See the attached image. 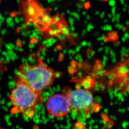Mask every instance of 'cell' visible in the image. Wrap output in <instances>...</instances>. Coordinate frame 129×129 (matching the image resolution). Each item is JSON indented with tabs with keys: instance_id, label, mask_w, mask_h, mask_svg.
Returning <instances> with one entry per match:
<instances>
[{
	"instance_id": "3957f363",
	"label": "cell",
	"mask_w": 129,
	"mask_h": 129,
	"mask_svg": "<svg viewBox=\"0 0 129 129\" xmlns=\"http://www.w3.org/2000/svg\"><path fill=\"white\" fill-rule=\"evenodd\" d=\"M62 92L68 98L71 109L75 111L89 110L93 104L92 94L87 89L80 88L72 90L70 88H65Z\"/></svg>"
},
{
	"instance_id": "6da1fadb",
	"label": "cell",
	"mask_w": 129,
	"mask_h": 129,
	"mask_svg": "<svg viewBox=\"0 0 129 129\" xmlns=\"http://www.w3.org/2000/svg\"><path fill=\"white\" fill-rule=\"evenodd\" d=\"M39 60L36 66L28 62L21 64L16 72L15 80L22 81L34 91L41 93L52 84L54 76L52 70L45 66Z\"/></svg>"
},
{
	"instance_id": "681fc988",
	"label": "cell",
	"mask_w": 129,
	"mask_h": 129,
	"mask_svg": "<svg viewBox=\"0 0 129 129\" xmlns=\"http://www.w3.org/2000/svg\"><path fill=\"white\" fill-rule=\"evenodd\" d=\"M85 35H84V34H83V33H81V36H82V37H83V36H85Z\"/></svg>"
},
{
	"instance_id": "8d00e7d4",
	"label": "cell",
	"mask_w": 129,
	"mask_h": 129,
	"mask_svg": "<svg viewBox=\"0 0 129 129\" xmlns=\"http://www.w3.org/2000/svg\"><path fill=\"white\" fill-rule=\"evenodd\" d=\"M67 53V50L66 49H64V50H62V53L64 55H65Z\"/></svg>"
},
{
	"instance_id": "4316f807",
	"label": "cell",
	"mask_w": 129,
	"mask_h": 129,
	"mask_svg": "<svg viewBox=\"0 0 129 129\" xmlns=\"http://www.w3.org/2000/svg\"><path fill=\"white\" fill-rule=\"evenodd\" d=\"M47 43H48V42H47V40H44L42 41V45L45 46L47 44Z\"/></svg>"
},
{
	"instance_id": "ac0fdd59",
	"label": "cell",
	"mask_w": 129,
	"mask_h": 129,
	"mask_svg": "<svg viewBox=\"0 0 129 129\" xmlns=\"http://www.w3.org/2000/svg\"><path fill=\"white\" fill-rule=\"evenodd\" d=\"M64 57V55L63 54L60 53L59 56L58 61L59 62H61V61H62V60H63Z\"/></svg>"
},
{
	"instance_id": "e575fe53",
	"label": "cell",
	"mask_w": 129,
	"mask_h": 129,
	"mask_svg": "<svg viewBox=\"0 0 129 129\" xmlns=\"http://www.w3.org/2000/svg\"><path fill=\"white\" fill-rule=\"evenodd\" d=\"M35 47V45L34 44H31L29 45V47H30V48H34Z\"/></svg>"
},
{
	"instance_id": "44dd1931",
	"label": "cell",
	"mask_w": 129,
	"mask_h": 129,
	"mask_svg": "<svg viewBox=\"0 0 129 129\" xmlns=\"http://www.w3.org/2000/svg\"><path fill=\"white\" fill-rule=\"evenodd\" d=\"M57 25L59 29H61V28H62L65 25L61 21H60L58 23V24H57Z\"/></svg>"
},
{
	"instance_id": "d6986e66",
	"label": "cell",
	"mask_w": 129,
	"mask_h": 129,
	"mask_svg": "<svg viewBox=\"0 0 129 129\" xmlns=\"http://www.w3.org/2000/svg\"><path fill=\"white\" fill-rule=\"evenodd\" d=\"M82 57V56L80 54H77V55H76V56H75V59L76 61H78L79 59Z\"/></svg>"
},
{
	"instance_id": "9a60e30c",
	"label": "cell",
	"mask_w": 129,
	"mask_h": 129,
	"mask_svg": "<svg viewBox=\"0 0 129 129\" xmlns=\"http://www.w3.org/2000/svg\"><path fill=\"white\" fill-rule=\"evenodd\" d=\"M62 74V73L57 71V72H55L54 73V77L56 78H59L61 77Z\"/></svg>"
},
{
	"instance_id": "277c9868",
	"label": "cell",
	"mask_w": 129,
	"mask_h": 129,
	"mask_svg": "<svg viewBox=\"0 0 129 129\" xmlns=\"http://www.w3.org/2000/svg\"><path fill=\"white\" fill-rule=\"evenodd\" d=\"M47 112L50 115L61 117L67 115L71 109V106L67 96L62 94L53 95L46 102Z\"/></svg>"
},
{
	"instance_id": "f546056e",
	"label": "cell",
	"mask_w": 129,
	"mask_h": 129,
	"mask_svg": "<svg viewBox=\"0 0 129 129\" xmlns=\"http://www.w3.org/2000/svg\"><path fill=\"white\" fill-rule=\"evenodd\" d=\"M91 49L88 48V49H87V51H86V53L87 54L89 55L91 53Z\"/></svg>"
},
{
	"instance_id": "83f0119b",
	"label": "cell",
	"mask_w": 129,
	"mask_h": 129,
	"mask_svg": "<svg viewBox=\"0 0 129 129\" xmlns=\"http://www.w3.org/2000/svg\"><path fill=\"white\" fill-rule=\"evenodd\" d=\"M56 48L57 49V50H58V51H59V50H62V47H61L60 45H57V47H56Z\"/></svg>"
},
{
	"instance_id": "603a6c76",
	"label": "cell",
	"mask_w": 129,
	"mask_h": 129,
	"mask_svg": "<svg viewBox=\"0 0 129 129\" xmlns=\"http://www.w3.org/2000/svg\"><path fill=\"white\" fill-rule=\"evenodd\" d=\"M81 48H82V46H81V45H78V46H77L76 47L75 50H76V52H79L81 49Z\"/></svg>"
},
{
	"instance_id": "cb8c5ba5",
	"label": "cell",
	"mask_w": 129,
	"mask_h": 129,
	"mask_svg": "<svg viewBox=\"0 0 129 129\" xmlns=\"http://www.w3.org/2000/svg\"><path fill=\"white\" fill-rule=\"evenodd\" d=\"M77 75L78 76V77H79L80 78H81L82 77V76L83 75V72L81 71H80L79 72H78V73H77Z\"/></svg>"
},
{
	"instance_id": "60d3db41",
	"label": "cell",
	"mask_w": 129,
	"mask_h": 129,
	"mask_svg": "<svg viewBox=\"0 0 129 129\" xmlns=\"http://www.w3.org/2000/svg\"><path fill=\"white\" fill-rule=\"evenodd\" d=\"M86 19L88 20H90L91 18H90V16L89 15H87V16H86Z\"/></svg>"
},
{
	"instance_id": "4fadbf2b",
	"label": "cell",
	"mask_w": 129,
	"mask_h": 129,
	"mask_svg": "<svg viewBox=\"0 0 129 129\" xmlns=\"http://www.w3.org/2000/svg\"><path fill=\"white\" fill-rule=\"evenodd\" d=\"M61 18L60 16L59 15H56L55 16V17L53 18L54 21H55V22L56 23L59 22L61 21Z\"/></svg>"
},
{
	"instance_id": "5b68a950",
	"label": "cell",
	"mask_w": 129,
	"mask_h": 129,
	"mask_svg": "<svg viewBox=\"0 0 129 129\" xmlns=\"http://www.w3.org/2000/svg\"><path fill=\"white\" fill-rule=\"evenodd\" d=\"M92 81V77L90 76H87L81 83V86H83L85 89H88L91 87Z\"/></svg>"
},
{
	"instance_id": "c3c4849f",
	"label": "cell",
	"mask_w": 129,
	"mask_h": 129,
	"mask_svg": "<svg viewBox=\"0 0 129 129\" xmlns=\"http://www.w3.org/2000/svg\"><path fill=\"white\" fill-rule=\"evenodd\" d=\"M87 23H88V21H86V20H85L84 21V24H87Z\"/></svg>"
},
{
	"instance_id": "f1b7e54d",
	"label": "cell",
	"mask_w": 129,
	"mask_h": 129,
	"mask_svg": "<svg viewBox=\"0 0 129 129\" xmlns=\"http://www.w3.org/2000/svg\"><path fill=\"white\" fill-rule=\"evenodd\" d=\"M83 61H84L83 59V57H81L78 60V62H80V63H83Z\"/></svg>"
},
{
	"instance_id": "f5cc1de1",
	"label": "cell",
	"mask_w": 129,
	"mask_h": 129,
	"mask_svg": "<svg viewBox=\"0 0 129 129\" xmlns=\"http://www.w3.org/2000/svg\"><path fill=\"white\" fill-rule=\"evenodd\" d=\"M0 129H4V128H1V127H0Z\"/></svg>"
},
{
	"instance_id": "2e32d148",
	"label": "cell",
	"mask_w": 129,
	"mask_h": 129,
	"mask_svg": "<svg viewBox=\"0 0 129 129\" xmlns=\"http://www.w3.org/2000/svg\"><path fill=\"white\" fill-rule=\"evenodd\" d=\"M78 63L77 62V61L73 60L71 62V66H72L73 67H74V68H76L77 65H78Z\"/></svg>"
},
{
	"instance_id": "d4e9b609",
	"label": "cell",
	"mask_w": 129,
	"mask_h": 129,
	"mask_svg": "<svg viewBox=\"0 0 129 129\" xmlns=\"http://www.w3.org/2000/svg\"><path fill=\"white\" fill-rule=\"evenodd\" d=\"M77 67H78V69H81L83 67V64H82V63L78 62V65H77Z\"/></svg>"
},
{
	"instance_id": "bcb514c9",
	"label": "cell",
	"mask_w": 129,
	"mask_h": 129,
	"mask_svg": "<svg viewBox=\"0 0 129 129\" xmlns=\"http://www.w3.org/2000/svg\"><path fill=\"white\" fill-rule=\"evenodd\" d=\"M50 60H51V61L53 62V61L54 60V58H53V57H52V58H51L50 59Z\"/></svg>"
},
{
	"instance_id": "7bdbcfd3",
	"label": "cell",
	"mask_w": 129,
	"mask_h": 129,
	"mask_svg": "<svg viewBox=\"0 0 129 129\" xmlns=\"http://www.w3.org/2000/svg\"><path fill=\"white\" fill-rule=\"evenodd\" d=\"M53 51L55 52H57L58 50H57V49L56 48H55L53 49Z\"/></svg>"
},
{
	"instance_id": "ee69618b",
	"label": "cell",
	"mask_w": 129,
	"mask_h": 129,
	"mask_svg": "<svg viewBox=\"0 0 129 129\" xmlns=\"http://www.w3.org/2000/svg\"><path fill=\"white\" fill-rule=\"evenodd\" d=\"M69 58L70 60H72V59H73V56H72V55H70Z\"/></svg>"
},
{
	"instance_id": "816d5d0a",
	"label": "cell",
	"mask_w": 129,
	"mask_h": 129,
	"mask_svg": "<svg viewBox=\"0 0 129 129\" xmlns=\"http://www.w3.org/2000/svg\"><path fill=\"white\" fill-rule=\"evenodd\" d=\"M3 0H0V4H1V3L2 2V1Z\"/></svg>"
},
{
	"instance_id": "8fae6325",
	"label": "cell",
	"mask_w": 129,
	"mask_h": 129,
	"mask_svg": "<svg viewBox=\"0 0 129 129\" xmlns=\"http://www.w3.org/2000/svg\"><path fill=\"white\" fill-rule=\"evenodd\" d=\"M67 52H68V55H69L73 56V55H76V53L77 52H76L75 50H73V49H68L67 50Z\"/></svg>"
},
{
	"instance_id": "ba28073f",
	"label": "cell",
	"mask_w": 129,
	"mask_h": 129,
	"mask_svg": "<svg viewBox=\"0 0 129 129\" xmlns=\"http://www.w3.org/2000/svg\"><path fill=\"white\" fill-rule=\"evenodd\" d=\"M47 43L52 44L53 45L56 42H57L58 40L57 39L55 38H50L48 39L47 40Z\"/></svg>"
},
{
	"instance_id": "30bf717a",
	"label": "cell",
	"mask_w": 129,
	"mask_h": 129,
	"mask_svg": "<svg viewBox=\"0 0 129 129\" xmlns=\"http://www.w3.org/2000/svg\"><path fill=\"white\" fill-rule=\"evenodd\" d=\"M93 28H94V26H93V25H92V24L91 23H88V24H87V26H86V30L87 31L90 32Z\"/></svg>"
},
{
	"instance_id": "5bb4252c",
	"label": "cell",
	"mask_w": 129,
	"mask_h": 129,
	"mask_svg": "<svg viewBox=\"0 0 129 129\" xmlns=\"http://www.w3.org/2000/svg\"><path fill=\"white\" fill-rule=\"evenodd\" d=\"M68 22L69 23L70 25L71 26H73L74 24V19L72 17H70L68 19Z\"/></svg>"
},
{
	"instance_id": "b9f144b4",
	"label": "cell",
	"mask_w": 129,
	"mask_h": 129,
	"mask_svg": "<svg viewBox=\"0 0 129 129\" xmlns=\"http://www.w3.org/2000/svg\"><path fill=\"white\" fill-rule=\"evenodd\" d=\"M86 30L85 29H83L82 31V33H83L84 35H86Z\"/></svg>"
},
{
	"instance_id": "d6a6232c",
	"label": "cell",
	"mask_w": 129,
	"mask_h": 129,
	"mask_svg": "<svg viewBox=\"0 0 129 129\" xmlns=\"http://www.w3.org/2000/svg\"><path fill=\"white\" fill-rule=\"evenodd\" d=\"M3 66H4V64H1V62H0V71H2V69L4 68Z\"/></svg>"
},
{
	"instance_id": "52a82bcc",
	"label": "cell",
	"mask_w": 129,
	"mask_h": 129,
	"mask_svg": "<svg viewBox=\"0 0 129 129\" xmlns=\"http://www.w3.org/2000/svg\"><path fill=\"white\" fill-rule=\"evenodd\" d=\"M76 68L73 67L71 66H70L68 68V71L69 73L71 75H73L76 71Z\"/></svg>"
},
{
	"instance_id": "1f68e13d",
	"label": "cell",
	"mask_w": 129,
	"mask_h": 129,
	"mask_svg": "<svg viewBox=\"0 0 129 129\" xmlns=\"http://www.w3.org/2000/svg\"><path fill=\"white\" fill-rule=\"evenodd\" d=\"M95 53V52L94 50H92V51H91V53H90V55H91L92 56H93L94 55Z\"/></svg>"
},
{
	"instance_id": "ffe728a7",
	"label": "cell",
	"mask_w": 129,
	"mask_h": 129,
	"mask_svg": "<svg viewBox=\"0 0 129 129\" xmlns=\"http://www.w3.org/2000/svg\"><path fill=\"white\" fill-rule=\"evenodd\" d=\"M88 42L86 40H84V41H82L81 43V45L82 47H85L88 45Z\"/></svg>"
},
{
	"instance_id": "d590c367",
	"label": "cell",
	"mask_w": 129,
	"mask_h": 129,
	"mask_svg": "<svg viewBox=\"0 0 129 129\" xmlns=\"http://www.w3.org/2000/svg\"><path fill=\"white\" fill-rule=\"evenodd\" d=\"M87 58H88V59L91 60V59L92 58V56H91L90 54H89V55H87Z\"/></svg>"
},
{
	"instance_id": "9c48e42d",
	"label": "cell",
	"mask_w": 129,
	"mask_h": 129,
	"mask_svg": "<svg viewBox=\"0 0 129 129\" xmlns=\"http://www.w3.org/2000/svg\"><path fill=\"white\" fill-rule=\"evenodd\" d=\"M57 37L59 40L61 41H64L66 40V38H67L66 36V35H63L62 34H59V35H57Z\"/></svg>"
},
{
	"instance_id": "484cf974",
	"label": "cell",
	"mask_w": 129,
	"mask_h": 129,
	"mask_svg": "<svg viewBox=\"0 0 129 129\" xmlns=\"http://www.w3.org/2000/svg\"><path fill=\"white\" fill-rule=\"evenodd\" d=\"M41 54L42 55L44 56H46L47 55V53H46V51L45 50H41Z\"/></svg>"
},
{
	"instance_id": "74e56055",
	"label": "cell",
	"mask_w": 129,
	"mask_h": 129,
	"mask_svg": "<svg viewBox=\"0 0 129 129\" xmlns=\"http://www.w3.org/2000/svg\"><path fill=\"white\" fill-rule=\"evenodd\" d=\"M51 60H50V58H47V64L50 63V62H51Z\"/></svg>"
},
{
	"instance_id": "7a4b0ae2",
	"label": "cell",
	"mask_w": 129,
	"mask_h": 129,
	"mask_svg": "<svg viewBox=\"0 0 129 129\" xmlns=\"http://www.w3.org/2000/svg\"><path fill=\"white\" fill-rule=\"evenodd\" d=\"M15 86L10 93L9 99L14 111L23 116L32 118L35 114V108L43 102L41 93L34 91L26 84L15 80Z\"/></svg>"
},
{
	"instance_id": "4dcf8cb0",
	"label": "cell",
	"mask_w": 129,
	"mask_h": 129,
	"mask_svg": "<svg viewBox=\"0 0 129 129\" xmlns=\"http://www.w3.org/2000/svg\"><path fill=\"white\" fill-rule=\"evenodd\" d=\"M40 58L42 61H44L45 59V57L43 55H41L40 57Z\"/></svg>"
},
{
	"instance_id": "836d02e7",
	"label": "cell",
	"mask_w": 129,
	"mask_h": 129,
	"mask_svg": "<svg viewBox=\"0 0 129 129\" xmlns=\"http://www.w3.org/2000/svg\"><path fill=\"white\" fill-rule=\"evenodd\" d=\"M71 29L72 31H74L75 30V28L74 27V26H71Z\"/></svg>"
},
{
	"instance_id": "7dc6e473",
	"label": "cell",
	"mask_w": 129,
	"mask_h": 129,
	"mask_svg": "<svg viewBox=\"0 0 129 129\" xmlns=\"http://www.w3.org/2000/svg\"><path fill=\"white\" fill-rule=\"evenodd\" d=\"M64 15H65V13H62L61 14V16H63Z\"/></svg>"
},
{
	"instance_id": "ab89813d",
	"label": "cell",
	"mask_w": 129,
	"mask_h": 129,
	"mask_svg": "<svg viewBox=\"0 0 129 129\" xmlns=\"http://www.w3.org/2000/svg\"><path fill=\"white\" fill-rule=\"evenodd\" d=\"M41 55V53L40 52H38L37 53V56H38V57H40V56Z\"/></svg>"
},
{
	"instance_id": "f907efd6",
	"label": "cell",
	"mask_w": 129,
	"mask_h": 129,
	"mask_svg": "<svg viewBox=\"0 0 129 129\" xmlns=\"http://www.w3.org/2000/svg\"><path fill=\"white\" fill-rule=\"evenodd\" d=\"M83 15H86V12H83Z\"/></svg>"
},
{
	"instance_id": "7402d4cb",
	"label": "cell",
	"mask_w": 129,
	"mask_h": 129,
	"mask_svg": "<svg viewBox=\"0 0 129 129\" xmlns=\"http://www.w3.org/2000/svg\"><path fill=\"white\" fill-rule=\"evenodd\" d=\"M71 35L73 37H74V38H77V37H78L79 34H78V33H77V32H73L71 33Z\"/></svg>"
},
{
	"instance_id": "8992f818",
	"label": "cell",
	"mask_w": 129,
	"mask_h": 129,
	"mask_svg": "<svg viewBox=\"0 0 129 129\" xmlns=\"http://www.w3.org/2000/svg\"><path fill=\"white\" fill-rule=\"evenodd\" d=\"M70 29H71V28H70L68 26L65 25L62 28L60 29L61 33L63 35H66V37L67 36L69 37L70 36H71V33H70Z\"/></svg>"
},
{
	"instance_id": "f35d334b",
	"label": "cell",
	"mask_w": 129,
	"mask_h": 129,
	"mask_svg": "<svg viewBox=\"0 0 129 129\" xmlns=\"http://www.w3.org/2000/svg\"><path fill=\"white\" fill-rule=\"evenodd\" d=\"M87 46H88V47L90 48V47H91V46H92V44H91V42H88V45H87Z\"/></svg>"
},
{
	"instance_id": "e0dca14e",
	"label": "cell",
	"mask_w": 129,
	"mask_h": 129,
	"mask_svg": "<svg viewBox=\"0 0 129 129\" xmlns=\"http://www.w3.org/2000/svg\"><path fill=\"white\" fill-rule=\"evenodd\" d=\"M71 15L73 16L75 18L77 19V20L79 21L80 20L79 15H78V14H77V13H72V14H71Z\"/></svg>"
},
{
	"instance_id": "7c38bea8",
	"label": "cell",
	"mask_w": 129,
	"mask_h": 129,
	"mask_svg": "<svg viewBox=\"0 0 129 129\" xmlns=\"http://www.w3.org/2000/svg\"><path fill=\"white\" fill-rule=\"evenodd\" d=\"M29 61L30 62V63L31 64H34L36 63V59L35 58V57L32 55H30L29 57Z\"/></svg>"
},
{
	"instance_id": "f6af8a7d",
	"label": "cell",
	"mask_w": 129,
	"mask_h": 129,
	"mask_svg": "<svg viewBox=\"0 0 129 129\" xmlns=\"http://www.w3.org/2000/svg\"><path fill=\"white\" fill-rule=\"evenodd\" d=\"M34 37V36H33V35H30V39H33Z\"/></svg>"
}]
</instances>
